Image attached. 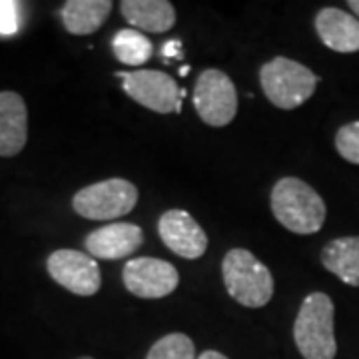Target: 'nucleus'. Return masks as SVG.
I'll return each instance as SVG.
<instances>
[{"label": "nucleus", "mask_w": 359, "mask_h": 359, "mask_svg": "<svg viewBox=\"0 0 359 359\" xmlns=\"http://www.w3.org/2000/svg\"><path fill=\"white\" fill-rule=\"evenodd\" d=\"M271 212L287 231L309 236L325 224V202L299 178H282L271 190Z\"/></svg>", "instance_id": "f257e3e1"}, {"label": "nucleus", "mask_w": 359, "mask_h": 359, "mask_svg": "<svg viewBox=\"0 0 359 359\" xmlns=\"http://www.w3.org/2000/svg\"><path fill=\"white\" fill-rule=\"evenodd\" d=\"M334 318V302L327 294L313 292L302 302L294 323V341L302 358L335 359L337 341Z\"/></svg>", "instance_id": "f03ea898"}, {"label": "nucleus", "mask_w": 359, "mask_h": 359, "mask_svg": "<svg viewBox=\"0 0 359 359\" xmlns=\"http://www.w3.org/2000/svg\"><path fill=\"white\" fill-rule=\"evenodd\" d=\"M222 278L231 299L244 308H264L273 297L271 271L244 248H233L226 254Z\"/></svg>", "instance_id": "7ed1b4c3"}, {"label": "nucleus", "mask_w": 359, "mask_h": 359, "mask_svg": "<svg viewBox=\"0 0 359 359\" xmlns=\"http://www.w3.org/2000/svg\"><path fill=\"white\" fill-rule=\"evenodd\" d=\"M320 78L308 66L276 56L259 68V84L269 102L282 110H294L313 96Z\"/></svg>", "instance_id": "20e7f679"}, {"label": "nucleus", "mask_w": 359, "mask_h": 359, "mask_svg": "<svg viewBox=\"0 0 359 359\" xmlns=\"http://www.w3.org/2000/svg\"><path fill=\"white\" fill-rule=\"evenodd\" d=\"M138 204V188L122 178H110L78 190L72 208L86 219H116L130 214Z\"/></svg>", "instance_id": "39448f33"}, {"label": "nucleus", "mask_w": 359, "mask_h": 359, "mask_svg": "<svg viewBox=\"0 0 359 359\" xmlns=\"http://www.w3.org/2000/svg\"><path fill=\"white\" fill-rule=\"evenodd\" d=\"M194 108L208 126H228L238 114V90L231 78L216 68L204 70L194 86Z\"/></svg>", "instance_id": "423d86ee"}, {"label": "nucleus", "mask_w": 359, "mask_h": 359, "mask_svg": "<svg viewBox=\"0 0 359 359\" xmlns=\"http://www.w3.org/2000/svg\"><path fill=\"white\" fill-rule=\"evenodd\" d=\"M122 78V88L134 102L158 114L182 112L184 90L178 88L174 78L158 70H136V72H116Z\"/></svg>", "instance_id": "0eeeda50"}, {"label": "nucleus", "mask_w": 359, "mask_h": 359, "mask_svg": "<svg viewBox=\"0 0 359 359\" xmlns=\"http://www.w3.org/2000/svg\"><path fill=\"white\" fill-rule=\"evenodd\" d=\"M122 280L132 295L142 299H160L178 287L180 273L166 259L136 257L126 262L122 269Z\"/></svg>", "instance_id": "6e6552de"}, {"label": "nucleus", "mask_w": 359, "mask_h": 359, "mask_svg": "<svg viewBox=\"0 0 359 359\" xmlns=\"http://www.w3.org/2000/svg\"><path fill=\"white\" fill-rule=\"evenodd\" d=\"M48 273L56 283H60L74 295L98 294L102 285V276L96 259L78 250H56L46 262Z\"/></svg>", "instance_id": "1a4fd4ad"}, {"label": "nucleus", "mask_w": 359, "mask_h": 359, "mask_svg": "<svg viewBox=\"0 0 359 359\" xmlns=\"http://www.w3.org/2000/svg\"><path fill=\"white\" fill-rule=\"evenodd\" d=\"M158 233L168 250L184 259H198L208 250L202 226L184 210H168L158 219Z\"/></svg>", "instance_id": "9d476101"}, {"label": "nucleus", "mask_w": 359, "mask_h": 359, "mask_svg": "<svg viewBox=\"0 0 359 359\" xmlns=\"http://www.w3.org/2000/svg\"><path fill=\"white\" fill-rule=\"evenodd\" d=\"M144 242V233L130 222H116L90 231L84 240L88 256L94 259H122L134 254Z\"/></svg>", "instance_id": "9b49d317"}, {"label": "nucleus", "mask_w": 359, "mask_h": 359, "mask_svg": "<svg viewBox=\"0 0 359 359\" xmlns=\"http://www.w3.org/2000/svg\"><path fill=\"white\" fill-rule=\"evenodd\" d=\"M28 140V110L20 94L0 92V156L20 154Z\"/></svg>", "instance_id": "f8f14e48"}, {"label": "nucleus", "mask_w": 359, "mask_h": 359, "mask_svg": "<svg viewBox=\"0 0 359 359\" xmlns=\"http://www.w3.org/2000/svg\"><path fill=\"white\" fill-rule=\"evenodd\" d=\"M316 32L330 50L359 52V18L341 8H321L316 16Z\"/></svg>", "instance_id": "ddd939ff"}, {"label": "nucleus", "mask_w": 359, "mask_h": 359, "mask_svg": "<svg viewBox=\"0 0 359 359\" xmlns=\"http://www.w3.org/2000/svg\"><path fill=\"white\" fill-rule=\"evenodd\" d=\"M122 16L134 28L162 34L176 25V8L168 0H122Z\"/></svg>", "instance_id": "4468645a"}, {"label": "nucleus", "mask_w": 359, "mask_h": 359, "mask_svg": "<svg viewBox=\"0 0 359 359\" xmlns=\"http://www.w3.org/2000/svg\"><path fill=\"white\" fill-rule=\"evenodd\" d=\"M321 264L347 285L359 287V236H344L321 250Z\"/></svg>", "instance_id": "2eb2a0df"}, {"label": "nucleus", "mask_w": 359, "mask_h": 359, "mask_svg": "<svg viewBox=\"0 0 359 359\" xmlns=\"http://www.w3.org/2000/svg\"><path fill=\"white\" fill-rule=\"evenodd\" d=\"M110 0H68L62 6V25L76 36H88L100 30L106 18L112 13Z\"/></svg>", "instance_id": "dca6fc26"}, {"label": "nucleus", "mask_w": 359, "mask_h": 359, "mask_svg": "<svg viewBox=\"0 0 359 359\" xmlns=\"http://www.w3.org/2000/svg\"><path fill=\"white\" fill-rule=\"evenodd\" d=\"M152 42L142 34L140 30L124 28L118 30L112 39V52L116 60L126 66H142L146 65L152 56Z\"/></svg>", "instance_id": "f3484780"}, {"label": "nucleus", "mask_w": 359, "mask_h": 359, "mask_svg": "<svg viewBox=\"0 0 359 359\" xmlns=\"http://www.w3.org/2000/svg\"><path fill=\"white\" fill-rule=\"evenodd\" d=\"M146 359H198L196 346L186 334H168L150 347Z\"/></svg>", "instance_id": "a211bd4d"}, {"label": "nucleus", "mask_w": 359, "mask_h": 359, "mask_svg": "<svg viewBox=\"0 0 359 359\" xmlns=\"http://www.w3.org/2000/svg\"><path fill=\"white\" fill-rule=\"evenodd\" d=\"M335 150L349 164L359 166V122H349L335 134Z\"/></svg>", "instance_id": "6ab92c4d"}, {"label": "nucleus", "mask_w": 359, "mask_h": 359, "mask_svg": "<svg viewBox=\"0 0 359 359\" xmlns=\"http://www.w3.org/2000/svg\"><path fill=\"white\" fill-rule=\"evenodd\" d=\"M18 2L13 0H0V34L13 36L18 30Z\"/></svg>", "instance_id": "aec40b11"}, {"label": "nucleus", "mask_w": 359, "mask_h": 359, "mask_svg": "<svg viewBox=\"0 0 359 359\" xmlns=\"http://www.w3.org/2000/svg\"><path fill=\"white\" fill-rule=\"evenodd\" d=\"M162 54L166 58H182V42L180 40H170L168 44H164Z\"/></svg>", "instance_id": "412c9836"}, {"label": "nucleus", "mask_w": 359, "mask_h": 359, "mask_svg": "<svg viewBox=\"0 0 359 359\" xmlns=\"http://www.w3.org/2000/svg\"><path fill=\"white\" fill-rule=\"evenodd\" d=\"M198 359H228L224 353H219V351H216V349H208V351H204L202 355Z\"/></svg>", "instance_id": "4be33fe9"}, {"label": "nucleus", "mask_w": 359, "mask_h": 359, "mask_svg": "<svg viewBox=\"0 0 359 359\" xmlns=\"http://www.w3.org/2000/svg\"><path fill=\"white\" fill-rule=\"evenodd\" d=\"M349 8L355 13V16L359 18V0H349Z\"/></svg>", "instance_id": "5701e85b"}, {"label": "nucleus", "mask_w": 359, "mask_h": 359, "mask_svg": "<svg viewBox=\"0 0 359 359\" xmlns=\"http://www.w3.org/2000/svg\"><path fill=\"white\" fill-rule=\"evenodd\" d=\"M188 70H190L188 66H182V68H180V74H182V76H186V74H188Z\"/></svg>", "instance_id": "b1692460"}, {"label": "nucleus", "mask_w": 359, "mask_h": 359, "mask_svg": "<svg viewBox=\"0 0 359 359\" xmlns=\"http://www.w3.org/2000/svg\"><path fill=\"white\" fill-rule=\"evenodd\" d=\"M78 359H92V358H78Z\"/></svg>", "instance_id": "393cba45"}]
</instances>
